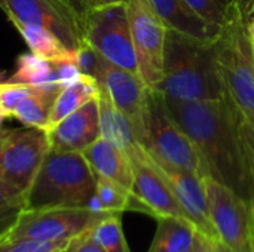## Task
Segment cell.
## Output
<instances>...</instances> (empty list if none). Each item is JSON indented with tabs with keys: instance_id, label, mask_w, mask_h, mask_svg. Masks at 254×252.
Here are the masks:
<instances>
[{
	"instance_id": "obj_35",
	"label": "cell",
	"mask_w": 254,
	"mask_h": 252,
	"mask_svg": "<svg viewBox=\"0 0 254 252\" xmlns=\"http://www.w3.org/2000/svg\"><path fill=\"white\" fill-rule=\"evenodd\" d=\"M199 252H216L211 242L208 239H205L202 235H201V239H199Z\"/></svg>"
},
{
	"instance_id": "obj_5",
	"label": "cell",
	"mask_w": 254,
	"mask_h": 252,
	"mask_svg": "<svg viewBox=\"0 0 254 252\" xmlns=\"http://www.w3.org/2000/svg\"><path fill=\"white\" fill-rule=\"evenodd\" d=\"M143 146L152 160L162 168L192 172L201 178L207 177V169L196 146L171 116L165 97L155 89H150L149 95Z\"/></svg>"
},
{
	"instance_id": "obj_16",
	"label": "cell",
	"mask_w": 254,
	"mask_h": 252,
	"mask_svg": "<svg viewBox=\"0 0 254 252\" xmlns=\"http://www.w3.org/2000/svg\"><path fill=\"white\" fill-rule=\"evenodd\" d=\"M82 154L95 175L109 178L132 192L134 175L131 160L119 147L100 137Z\"/></svg>"
},
{
	"instance_id": "obj_8",
	"label": "cell",
	"mask_w": 254,
	"mask_h": 252,
	"mask_svg": "<svg viewBox=\"0 0 254 252\" xmlns=\"http://www.w3.org/2000/svg\"><path fill=\"white\" fill-rule=\"evenodd\" d=\"M213 227L234 252H254V214L250 205L211 177L204 178Z\"/></svg>"
},
{
	"instance_id": "obj_2",
	"label": "cell",
	"mask_w": 254,
	"mask_h": 252,
	"mask_svg": "<svg viewBox=\"0 0 254 252\" xmlns=\"http://www.w3.org/2000/svg\"><path fill=\"white\" fill-rule=\"evenodd\" d=\"M211 49L226 97L246 120L254 123V45L241 0H226Z\"/></svg>"
},
{
	"instance_id": "obj_10",
	"label": "cell",
	"mask_w": 254,
	"mask_h": 252,
	"mask_svg": "<svg viewBox=\"0 0 254 252\" xmlns=\"http://www.w3.org/2000/svg\"><path fill=\"white\" fill-rule=\"evenodd\" d=\"M101 218L103 217L92 214L88 208L25 209L4 241L31 239L67 244L73 236L91 229Z\"/></svg>"
},
{
	"instance_id": "obj_17",
	"label": "cell",
	"mask_w": 254,
	"mask_h": 252,
	"mask_svg": "<svg viewBox=\"0 0 254 252\" xmlns=\"http://www.w3.org/2000/svg\"><path fill=\"white\" fill-rule=\"evenodd\" d=\"M98 108H100L101 138L119 147L129 159L143 156L146 153V149L140 143L134 131V126L113 105V102L110 101V98L106 95L103 89L98 97Z\"/></svg>"
},
{
	"instance_id": "obj_7",
	"label": "cell",
	"mask_w": 254,
	"mask_h": 252,
	"mask_svg": "<svg viewBox=\"0 0 254 252\" xmlns=\"http://www.w3.org/2000/svg\"><path fill=\"white\" fill-rule=\"evenodd\" d=\"M137 71L149 89L158 91L164 77L167 27L147 0H127Z\"/></svg>"
},
{
	"instance_id": "obj_30",
	"label": "cell",
	"mask_w": 254,
	"mask_h": 252,
	"mask_svg": "<svg viewBox=\"0 0 254 252\" xmlns=\"http://www.w3.org/2000/svg\"><path fill=\"white\" fill-rule=\"evenodd\" d=\"M61 252H106V250L94 239L89 229L73 236Z\"/></svg>"
},
{
	"instance_id": "obj_34",
	"label": "cell",
	"mask_w": 254,
	"mask_h": 252,
	"mask_svg": "<svg viewBox=\"0 0 254 252\" xmlns=\"http://www.w3.org/2000/svg\"><path fill=\"white\" fill-rule=\"evenodd\" d=\"M243 10L246 13V18L250 21L254 18V0H241Z\"/></svg>"
},
{
	"instance_id": "obj_12",
	"label": "cell",
	"mask_w": 254,
	"mask_h": 252,
	"mask_svg": "<svg viewBox=\"0 0 254 252\" xmlns=\"http://www.w3.org/2000/svg\"><path fill=\"white\" fill-rule=\"evenodd\" d=\"M94 77L113 105L131 122L140 143L144 144L150 89L141 77L137 73L110 64L103 56Z\"/></svg>"
},
{
	"instance_id": "obj_22",
	"label": "cell",
	"mask_w": 254,
	"mask_h": 252,
	"mask_svg": "<svg viewBox=\"0 0 254 252\" xmlns=\"http://www.w3.org/2000/svg\"><path fill=\"white\" fill-rule=\"evenodd\" d=\"M15 28L22 36L24 42L30 48V50L34 55H39L46 59H60L64 56H68L71 52L64 46V43L49 30L40 27V25H31V24H13Z\"/></svg>"
},
{
	"instance_id": "obj_41",
	"label": "cell",
	"mask_w": 254,
	"mask_h": 252,
	"mask_svg": "<svg viewBox=\"0 0 254 252\" xmlns=\"http://www.w3.org/2000/svg\"><path fill=\"white\" fill-rule=\"evenodd\" d=\"M0 141H1V131H0Z\"/></svg>"
},
{
	"instance_id": "obj_27",
	"label": "cell",
	"mask_w": 254,
	"mask_h": 252,
	"mask_svg": "<svg viewBox=\"0 0 254 252\" xmlns=\"http://www.w3.org/2000/svg\"><path fill=\"white\" fill-rule=\"evenodd\" d=\"M30 86L15 82H0V110L6 117H12L18 102L27 95Z\"/></svg>"
},
{
	"instance_id": "obj_25",
	"label": "cell",
	"mask_w": 254,
	"mask_h": 252,
	"mask_svg": "<svg viewBox=\"0 0 254 252\" xmlns=\"http://www.w3.org/2000/svg\"><path fill=\"white\" fill-rule=\"evenodd\" d=\"M94 239L106 252H129L122 230V214L113 212L98 220L91 229Z\"/></svg>"
},
{
	"instance_id": "obj_32",
	"label": "cell",
	"mask_w": 254,
	"mask_h": 252,
	"mask_svg": "<svg viewBox=\"0 0 254 252\" xmlns=\"http://www.w3.org/2000/svg\"><path fill=\"white\" fill-rule=\"evenodd\" d=\"M67 1L74 10V13L77 15L79 21H82V18L85 16L88 10H91L94 6L98 4V0H67Z\"/></svg>"
},
{
	"instance_id": "obj_15",
	"label": "cell",
	"mask_w": 254,
	"mask_h": 252,
	"mask_svg": "<svg viewBox=\"0 0 254 252\" xmlns=\"http://www.w3.org/2000/svg\"><path fill=\"white\" fill-rule=\"evenodd\" d=\"M49 146L57 151L82 153L101 137L98 98L91 100L46 131Z\"/></svg>"
},
{
	"instance_id": "obj_24",
	"label": "cell",
	"mask_w": 254,
	"mask_h": 252,
	"mask_svg": "<svg viewBox=\"0 0 254 252\" xmlns=\"http://www.w3.org/2000/svg\"><path fill=\"white\" fill-rule=\"evenodd\" d=\"M9 82L22 83L27 86L58 85L55 80L52 61L34 55L33 52L18 56L15 73L9 77Z\"/></svg>"
},
{
	"instance_id": "obj_26",
	"label": "cell",
	"mask_w": 254,
	"mask_h": 252,
	"mask_svg": "<svg viewBox=\"0 0 254 252\" xmlns=\"http://www.w3.org/2000/svg\"><path fill=\"white\" fill-rule=\"evenodd\" d=\"M25 211V195L0 205V242L7 238Z\"/></svg>"
},
{
	"instance_id": "obj_23",
	"label": "cell",
	"mask_w": 254,
	"mask_h": 252,
	"mask_svg": "<svg viewBox=\"0 0 254 252\" xmlns=\"http://www.w3.org/2000/svg\"><path fill=\"white\" fill-rule=\"evenodd\" d=\"M95 196L98 198L101 206L107 212H125V211H137L149 214L147 208L135 198L132 192L122 187L121 184L97 175L95 184Z\"/></svg>"
},
{
	"instance_id": "obj_39",
	"label": "cell",
	"mask_w": 254,
	"mask_h": 252,
	"mask_svg": "<svg viewBox=\"0 0 254 252\" xmlns=\"http://www.w3.org/2000/svg\"><path fill=\"white\" fill-rule=\"evenodd\" d=\"M4 119H7V117H6V116L3 114V111L0 110V131H1V125H3V120H4Z\"/></svg>"
},
{
	"instance_id": "obj_36",
	"label": "cell",
	"mask_w": 254,
	"mask_h": 252,
	"mask_svg": "<svg viewBox=\"0 0 254 252\" xmlns=\"http://www.w3.org/2000/svg\"><path fill=\"white\" fill-rule=\"evenodd\" d=\"M210 242H211V245H213L216 252H234L231 248H228L225 244H222L220 241H210Z\"/></svg>"
},
{
	"instance_id": "obj_11",
	"label": "cell",
	"mask_w": 254,
	"mask_h": 252,
	"mask_svg": "<svg viewBox=\"0 0 254 252\" xmlns=\"http://www.w3.org/2000/svg\"><path fill=\"white\" fill-rule=\"evenodd\" d=\"M0 7L12 24L40 25L70 50L83 43L80 21L67 0H0Z\"/></svg>"
},
{
	"instance_id": "obj_31",
	"label": "cell",
	"mask_w": 254,
	"mask_h": 252,
	"mask_svg": "<svg viewBox=\"0 0 254 252\" xmlns=\"http://www.w3.org/2000/svg\"><path fill=\"white\" fill-rule=\"evenodd\" d=\"M241 135H243V141H244L247 154H249L250 162L254 168V123L246 120L244 117L241 120Z\"/></svg>"
},
{
	"instance_id": "obj_19",
	"label": "cell",
	"mask_w": 254,
	"mask_h": 252,
	"mask_svg": "<svg viewBox=\"0 0 254 252\" xmlns=\"http://www.w3.org/2000/svg\"><path fill=\"white\" fill-rule=\"evenodd\" d=\"M158 229L147 252H192L199 244V232L182 217H159Z\"/></svg>"
},
{
	"instance_id": "obj_20",
	"label": "cell",
	"mask_w": 254,
	"mask_h": 252,
	"mask_svg": "<svg viewBox=\"0 0 254 252\" xmlns=\"http://www.w3.org/2000/svg\"><path fill=\"white\" fill-rule=\"evenodd\" d=\"M61 88L63 86L58 85L30 86L27 95L15 107L12 117L19 120L24 126L48 131L51 111Z\"/></svg>"
},
{
	"instance_id": "obj_21",
	"label": "cell",
	"mask_w": 254,
	"mask_h": 252,
	"mask_svg": "<svg viewBox=\"0 0 254 252\" xmlns=\"http://www.w3.org/2000/svg\"><path fill=\"white\" fill-rule=\"evenodd\" d=\"M100 92H101V88H100V83L97 82V79L86 76V74H83L82 79L77 80L76 83L61 88V91L54 102L52 111H51L49 128L57 125L65 116L76 111L77 108H80L91 100L98 98Z\"/></svg>"
},
{
	"instance_id": "obj_1",
	"label": "cell",
	"mask_w": 254,
	"mask_h": 252,
	"mask_svg": "<svg viewBox=\"0 0 254 252\" xmlns=\"http://www.w3.org/2000/svg\"><path fill=\"white\" fill-rule=\"evenodd\" d=\"M167 105L196 146L207 177L235 192L254 214V168L241 135L243 114L231 98L225 95L208 101L167 100Z\"/></svg>"
},
{
	"instance_id": "obj_13",
	"label": "cell",
	"mask_w": 254,
	"mask_h": 252,
	"mask_svg": "<svg viewBox=\"0 0 254 252\" xmlns=\"http://www.w3.org/2000/svg\"><path fill=\"white\" fill-rule=\"evenodd\" d=\"M153 163L174 193L185 217L196 227L199 235L208 241H219L210 218L204 178L192 172L167 169L159 166L156 162Z\"/></svg>"
},
{
	"instance_id": "obj_18",
	"label": "cell",
	"mask_w": 254,
	"mask_h": 252,
	"mask_svg": "<svg viewBox=\"0 0 254 252\" xmlns=\"http://www.w3.org/2000/svg\"><path fill=\"white\" fill-rule=\"evenodd\" d=\"M168 30L195 37L198 40H211L217 30L202 19L185 0H147Z\"/></svg>"
},
{
	"instance_id": "obj_9",
	"label": "cell",
	"mask_w": 254,
	"mask_h": 252,
	"mask_svg": "<svg viewBox=\"0 0 254 252\" xmlns=\"http://www.w3.org/2000/svg\"><path fill=\"white\" fill-rule=\"evenodd\" d=\"M49 150V140L43 129L25 126L1 131L0 181L27 193Z\"/></svg>"
},
{
	"instance_id": "obj_28",
	"label": "cell",
	"mask_w": 254,
	"mask_h": 252,
	"mask_svg": "<svg viewBox=\"0 0 254 252\" xmlns=\"http://www.w3.org/2000/svg\"><path fill=\"white\" fill-rule=\"evenodd\" d=\"M202 19H205L213 27L219 28L223 16L226 0H185Z\"/></svg>"
},
{
	"instance_id": "obj_6",
	"label": "cell",
	"mask_w": 254,
	"mask_h": 252,
	"mask_svg": "<svg viewBox=\"0 0 254 252\" xmlns=\"http://www.w3.org/2000/svg\"><path fill=\"white\" fill-rule=\"evenodd\" d=\"M82 37L106 61L137 73L127 1L97 4L80 21Z\"/></svg>"
},
{
	"instance_id": "obj_14",
	"label": "cell",
	"mask_w": 254,
	"mask_h": 252,
	"mask_svg": "<svg viewBox=\"0 0 254 252\" xmlns=\"http://www.w3.org/2000/svg\"><path fill=\"white\" fill-rule=\"evenodd\" d=\"M132 175L134 186L132 193L147 208L149 215L159 217H182L186 218L174 193L158 171L152 157L146 151L143 156L132 157Z\"/></svg>"
},
{
	"instance_id": "obj_4",
	"label": "cell",
	"mask_w": 254,
	"mask_h": 252,
	"mask_svg": "<svg viewBox=\"0 0 254 252\" xmlns=\"http://www.w3.org/2000/svg\"><path fill=\"white\" fill-rule=\"evenodd\" d=\"M95 184L97 175L82 153L51 149L25 193V209L88 208Z\"/></svg>"
},
{
	"instance_id": "obj_40",
	"label": "cell",
	"mask_w": 254,
	"mask_h": 252,
	"mask_svg": "<svg viewBox=\"0 0 254 252\" xmlns=\"http://www.w3.org/2000/svg\"><path fill=\"white\" fill-rule=\"evenodd\" d=\"M199 239H201V236H199ZM192 252H199V244H198V247H196V248H195Z\"/></svg>"
},
{
	"instance_id": "obj_33",
	"label": "cell",
	"mask_w": 254,
	"mask_h": 252,
	"mask_svg": "<svg viewBox=\"0 0 254 252\" xmlns=\"http://www.w3.org/2000/svg\"><path fill=\"white\" fill-rule=\"evenodd\" d=\"M22 195H25V193H22L21 190H18L16 187L10 186L7 183L0 181V205L6 203L9 201H13L16 198L22 196Z\"/></svg>"
},
{
	"instance_id": "obj_29",
	"label": "cell",
	"mask_w": 254,
	"mask_h": 252,
	"mask_svg": "<svg viewBox=\"0 0 254 252\" xmlns=\"http://www.w3.org/2000/svg\"><path fill=\"white\" fill-rule=\"evenodd\" d=\"M65 244L39 242L31 239H15L0 242V252H55L61 251Z\"/></svg>"
},
{
	"instance_id": "obj_37",
	"label": "cell",
	"mask_w": 254,
	"mask_h": 252,
	"mask_svg": "<svg viewBox=\"0 0 254 252\" xmlns=\"http://www.w3.org/2000/svg\"><path fill=\"white\" fill-rule=\"evenodd\" d=\"M249 34H250L252 42H253V45H254V18L249 21Z\"/></svg>"
},
{
	"instance_id": "obj_3",
	"label": "cell",
	"mask_w": 254,
	"mask_h": 252,
	"mask_svg": "<svg viewBox=\"0 0 254 252\" xmlns=\"http://www.w3.org/2000/svg\"><path fill=\"white\" fill-rule=\"evenodd\" d=\"M158 91L174 101H208L225 97L216 70L211 40L167 30L164 77Z\"/></svg>"
},
{
	"instance_id": "obj_42",
	"label": "cell",
	"mask_w": 254,
	"mask_h": 252,
	"mask_svg": "<svg viewBox=\"0 0 254 252\" xmlns=\"http://www.w3.org/2000/svg\"><path fill=\"white\" fill-rule=\"evenodd\" d=\"M61 251H63V250H61ZM61 251H55V252H61Z\"/></svg>"
},
{
	"instance_id": "obj_38",
	"label": "cell",
	"mask_w": 254,
	"mask_h": 252,
	"mask_svg": "<svg viewBox=\"0 0 254 252\" xmlns=\"http://www.w3.org/2000/svg\"><path fill=\"white\" fill-rule=\"evenodd\" d=\"M116 1H127V0H98V4H106V3H116Z\"/></svg>"
}]
</instances>
